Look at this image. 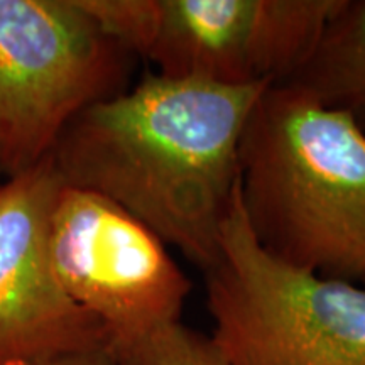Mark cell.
<instances>
[{
	"label": "cell",
	"instance_id": "cell-2",
	"mask_svg": "<svg viewBox=\"0 0 365 365\" xmlns=\"http://www.w3.org/2000/svg\"><path fill=\"white\" fill-rule=\"evenodd\" d=\"M239 198L271 257L365 284V129L350 113L269 85L242 134Z\"/></svg>",
	"mask_w": 365,
	"mask_h": 365
},
{
	"label": "cell",
	"instance_id": "cell-1",
	"mask_svg": "<svg viewBox=\"0 0 365 365\" xmlns=\"http://www.w3.org/2000/svg\"><path fill=\"white\" fill-rule=\"evenodd\" d=\"M269 85L148 73L73 118L54 145L53 163L65 185L120 205L205 272L220 255L242 134Z\"/></svg>",
	"mask_w": 365,
	"mask_h": 365
},
{
	"label": "cell",
	"instance_id": "cell-9",
	"mask_svg": "<svg viewBox=\"0 0 365 365\" xmlns=\"http://www.w3.org/2000/svg\"><path fill=\"white\" fill-rule=\"evenodd\" d=\"M108 350L117 365H228L212 336L182 322L168 323Z\"/></svg>",
	"mask_w": 365,
	"mask_h": 365
},
{
	"label": "cell",
	"instance_id": "cell-10",
	"mask_svg": "<svg viewBox=\"0 0 365 365\" xmlns=\"http://www.w3.org/2000/svg\"><path fill=\"white\" fill-rule=\"evenodd\" d=\"M7 365H117V364L112 352L108 350V346H103V349L54 355V357H46V359L22 360V362H14Z\"/></svg>",
	"mask_w": 365,
	"mask_h": 365
},
{
	"label": "cell",
	"instance_id": "cell-6",
	"mask_svg": "<svg viewBox=\"0 0 365 365\" xmlns=\"http://www.w3.org/2000/svg\"><path fill=\"white\" fill-rule=\"evenodd\" d=\"M49 257L63 291L103 327L108 346L181 322L188 276L149 227L102 195L65 185Z\"/></svg>",
	"mask_w": 365,
	"mask_h": 365
},
{
	"label": "cell",
	"instance_id": "cell-7",
	"mask_svg": "<svg viewBox=\"0 0 365 365\" xmlns=\"http://www.w3.org/2000/svg\"><path fill=\"white\" fill-rule=\"evenodd\" d=\"M63 188L51 156L0 185V365L108 346L54 276L49 227Z\"/></svg>",
	"mask_w": 365,
	"mask_h": 365
},
{
	"label": "cell",
	"instance_id": "cell-8",
	"mask_svg": "<svg viewBox=\"0 0 365 365\" xmlns=\"http://www.w3.org/2000/svg\"><path fill=\"white\" fill-rule=\"evenodd\" d=\"M284 83L350 113L365 129V0H341L312 54Z\"/></svg>",
	"mask_w": 365,
	"mask_h": 365
},
{
	"label": "cell",
	"instance_id": "cell-5",
	"mask_svg": "<svg viewBox=\"0 0 365 365\" xmlns=\"http://www.w3.org/2000/svg\"><path fill=\"white\" fill-rule=\"evenodd\" d=\"M130 58L80 0H0V175L29 171L73 118L125 91Z\"/></svg>",
	"mask_w": 365,
	"mask_h": 365
},
{
	"label": "cell",
	"instance_id": "cell-4",
	"mask_svg": "<svg viewBox=\"0 0 365 365\" xmlns=\"http://www.w3.org/2000/svg\"><path fill=\"white\" fill-rule=\"evenodd\" d=\"M132 56L176 80L284 83L341 0H80Z\"/></svg>",
	"mask_w": 365,
	"mask_h": 365
},
{
	"label": "cell",
	"instance_id": "cell-11",
	"mask_svg": "<svg viewBox=\"0 0 365 365\" xmlns=\"http://www.w3.org/2000/svg\"><path fill=\"white\" fill-rule=\"evenodd\" d=\"M0 185H2V182H0Z\"/></svg>",
	"mask_w": 365,
	"mask_h": 365
},
{
	"label": "cell",
	"instance_id": "cell-3",
	"mask_svg": "<svg viewBox=\"0 0 365 365\" xmlns=\"http://www.w3.org/2000/svg\"><path fill=\"white\" fill-rule=\"evenodd\" d=\"M210 333L228 365H365V284L286 266L250 234L239 198L203 272Z\"/></svg>",
	"mask_w": 365,
	"mask_h": 365
}]
</instances>
